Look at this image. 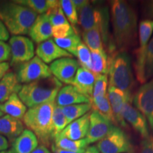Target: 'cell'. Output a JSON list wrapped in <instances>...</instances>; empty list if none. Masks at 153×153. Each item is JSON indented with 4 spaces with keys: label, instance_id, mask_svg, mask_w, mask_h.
I'll list each match as a JSON object with an SVG mask.
<instances>
[{
    "label": "cell",
    "instance_id": "1",
    "mask_svg": "<svg viewBox=\"0 0 153 153\" xmlns=\"http://www.w3.org/2000/svg\"><path fill=\"white\" fill-rule=\"evenodd\" d=\"M111 14L114 39L120 51L133 45L137 36V14L127 1H111Z\"/></svg>",
    "mask_w": 153,
    "mask_h": 153
},
{
    "label": "cell",
    "instance_id": "2",
    "mask_svg": "<svg viewBox=\"0 0 153 153\" xmlns=\"http://www.w3.org/2000/svg\"><path fill=\"white\" fill-rule=\"evenodd\" d=\"M56 100L29 108L23 120L28 130L37 137L41 145L51 147L54 141L53 135V114Z\"/></svg>",
    "mask_w": 153,
    "mask_h": 153
},
{
    "label": "cell",
    "instance_id": "3",
    "mask_svg": "<svg viewBox=\"0 0 153 153\" xmlns=\"http://www.w3.org/2000/svg\"><path fill=\"white\" fill-rule=\"evenodd\" d=\"M36 17V12L19 4L5 3L0 6V20L14 36L29 33Z\"/></svg>",
    "mask_w": 153,
    "mask_h": 153
},
{
    "label": "cell",
    "instance_id": "4",
    "mask_svg": "<svg viewBox=\"0 0 153 153\" xmlns=\"http://www.w3.org/2000/svg\"><path fill=\"white\" fill-rule=\"evenodd\" d=\"M62 87V83L52 76L22 85L18 96L26 107L31 108L56 100L57 94Z\"/></svg>",
    "mask_w": 153,
    "mask_h": 153
},
{
    "label": "cell",
    "instance_id": "5",
    "mask_svg": "<svg viewBox=\"0 0 153 153\" xmlns=\"http://www.w3.org/2000/svg\"><path fill=\"white\" fill-rule=\"evenodd\" d=\"M109 14L107 7H96L90 3L79 11L78 24L84 31L99 28L102 37L104 45L108 51H114V44L110 42Z\"/></svg>",
    "mask_w": 153,
    "mask_h": 153
},
{
    "label": "cell",
    "instance_id": "6",
    "mask_svg": "<svg viewBox=\"0 0 153 153\" xmlns=\"http://www.w3.org/2000/svg\"><path fill=\"white\" fill-rule=\"evenodd\" d=\"M108 74L109 86L131 92L134 85V77L131 57L126 51H120L108 58Z\"/></svg>",
    "mask_w": 153,
    "mask_h": 153
},
{
    "label": "cell",
    "instance_id": "7",
    "mask_svg": "<svg viewBox=\"0 0 153 153\" xmlns=\"http://www.w3.org/2000/svg\"><path fill=\"white\" fill-rule=\"evenodd\" d=\"M153 33V21L145 19L138 25L139 46L136 51V62L135 65L137 79L140 83H146L145 77V62L149 41Z\"/></svg>",
    "mask_w": 153,
    "mask_h": 153
},
{
    "label": "cell",
    "instance_id": "8",
    "mask_svg": "<svg viewBox=\"0 0 153 153\" xmlns=\"http://www.w3.org/2000/svg\"><path fill=\"white\" fill-rule=\"evenodd\" d=\"M97 148L100 153H125L129 152L131 145L123 130L113 126L106 136L99 141Z\"/></svg>",
    "mask_w": 153,
    "mask_h": 153
},
{
    "label": "cell",
    "instance_id": "9",
    "mask_svg": "<svg viewBox=\"0 0 153 153\" xmlns=\"http://www.w3.org/2000/svg\"><path fill=\"white\" fill-rule=\"evenodd\" d=\"M17 78L20 83L26 84L48 79L52 76L50 67L39 57L35 56L28 62L23 63L19 67Z\"/></svg>",
    "mask_w": 153,
    "mask_h": 153
},
{
    "label": "cell",
    "instance_id": "10",
    "mask_svg": "<svg viewBox=\"0 0 153 153\" xmlns=\"http://www.w3.org/2000/svg\"><path fill=\"white\" fill-rule=\"evenodd\" d=\"M11 49V65L23 64L34 57L33 41L24 36H13L9 41Z\"/></svg>",
    "mask_w": 153,
    "mask_h": 153
},
{
    "label": "cell",
    "instance_id": "11",
    "mask_svg": "<svg viewBox=\"0 0 153 153\" xmlns=\"http://www.w3.org/2000/svg\"><path fill=\"white\" fill-rule=\"evenodd\" d=\"M133 104L144 115L153 131V78L140 87L134 97Z\"/></svg>",
    "mask_w": 153,
    "mask_h": 153
},
{
    "label": "cell",
    "instance_id": "12",
    "mask_svg": "<svg viewBox=\"0 0 153 153\" xmlns=\"http://www.w3.org/2000/svg\"><path fill=\"white\" fill-rule=\"evenodd\" d=\"M79 65V62L72 57H62L51 63L50 69L58 81L69 85L73 82Z\"/></svg>",
    "mask_w": 153,
    "mask_h": 153
},
{
    "label": "cell",
    "instance_id": "13",
    "mask_svg": "<svg viewBox=\"0 0 153 153\" xmlns=\"http://www.w3.org/2000/svg\"><path fill=\"white\" fill-rule=\"evenodd\" d=\"M112 126V123L109 120L106 119L97 112H91L89 116V131L85 139L89 145L99 142L106 136Z\"/></svg>",
    "mask_w": 153,
    "mask_h": 153
},
{
    "label": "cell",
    "instance_id": "14",
    "mask_svg": "<svg viewBox=\"0 0 153 153\" xmlns=\"http://www.w3.org/2000/svg\"><path fill=\"white\" fill-rule=\"evenodd\" d=\"M122 116L126 123H128L143 139L148 138L150 136L146 118L131 104V101H128L124 106Z\"/></svg>",
    "mask_w": 153,
    "mask_h": 153
},
{
    "label": "cell",
    "instance_id": "15",
    "mask_svg": "<svg viewBox=\"0 0 153 153\" xmlns=\"http://www.w3.org/2000/svg\"><path fill=\"white\" fill-rule=\"evenodd\" d=\"M107 95L116 122L123 127H126L127 124L122 116V111L126 103L131 101V92H126L114 87L109 86Z\"/></svg>",
    "mask_w": 153,
    "mask_h": 153
},
{
    "label": "cell",
    "instance_id": "16",
    "mask_svg": "<svg viewBox=\"0 0 153 153\" xmlns=\"http://www.w3.org/2000/svg\"><path fill=\"white\" fill-rule=\"evenodd\" d=\"M37 57L45 64L52 63L62 57H72V55L64 51L55 43L54 40L48 39L39 43L36 50Z\"/></svg>",
    "mask_w": 153,
    "mask_h": 153
},
{
    "label": "cell",
    "instance_id": "17",
    "mask_svg": "<svg viewBox=\"0 0 153 153\" xmlns=\"http://www.w3.org/2000/svg\"><path fill=\"white\" fill-rule=\"evenodd\" d=\"M90 113H87L82 117L68 124L57 137H65L72 140L85 139L89 131Z\"/></svg>",
    "mask_w": 153,
    "mask_h": 153
},
{
    "label": "cell",
    "instance_id": "18",
    "mask_svg": "<svg viewBox=\"0 0 153 153\" xmlns=\"http://www.w3.org/2000/svg\"><path fill=\"white\" fill-rule=\"evenodd\" d=\"M91 98L79 92L72 85L61 88L56 97V104L60 107L79 104H91Z\"/></svg>",
    "mask_w": 153,
    "mask_h": 153
},
{
    "label": "cell",
    "instance_id": "19",
    "mask_svg": "<svg viewBox=\"0 0 153 153\" xmlns=\"http://www.w3.org/2000/svg\"><path fill=\"white\" fill-rule=\"evenodd\" d=\"M28 35L32 41L37 43H43L51 39V36H53L52 25L47 14H39L37 16L30 28Z\"/></svg>",
    "mask_w": 153,
    "mask_h": 153
},
{
    "label": "cell",
    "instance_id": "20",
    "mask_svg": "<svg viewBox=\"0 0 153 153\" xmlns=\"http://www.w3.org/2000/svg\"><path fill=\"white\" fill-rule=\"evenodd\" d=\"M97 76L89 69L80 67L76 71L72 85L79 92L91 98Z\"/></svg>",
    "mask_w": 153,
    "mask_h": 153
},
{
    "label": "cell",
    "instance_id": "21",
    "mask_svg": "<svg viewBox=\"0 0 153 153\" xmlns=\"http://www.w3.org/2000/svg\"><path fill=\"white\" fill-rule=\"evenodd\" d=\"M38 146L36 135L28 129L13 141L9 153H31Z\"/></svg>",
    "mask_w": 153,
    "mask_h": 153
},
{
    "label": "cell",
    "instance_id": "22",
    "mask_svg": "<svg viewBox=\"0 0 153 153\" xmlns=\"http://www.w3.org/2000/svg\"><path fill=\"white\" fill-rule=\"evenodd\" d=\"M24 131V126L20 119L4 115L0 118V135L14 141Z\"/></svg>",
    "mask_w": 153,
    "mask_h": 153
},
{
    "label": "cell",
    "instance_id": "23",
    "mask_svg": "<svg viewBox=\"0 0 153 153\" xmlns=\"http://www.w3.org/2000/svg\"><path fill=\"white\" fill-rule=\"evenodd\" d=\"M22 85L19 82L17 75L8 72L0 80V103H4L14 94H18Z\"/></svg>",
    "mask_w": 153,
    "mask_h": 153
},
{
    "label": "cell",
    "instance_id": "24",
    "mask_svg": "<svg viewBox=\"0 0 153 153\" xmlns=\"http://www.w3.org/2000/svg\"><path fill=\"white\" fill-rule=\"evenodd\" d=\"M0 109L4 114L18 119H23L27 111V107L19 97L18 94H14L4 104H0Z\"/></svg>",
    "mask_w": 153,
    "mask_h": 153
},
{
    "label": "cell",
    "instance_id": "25",
    "mask_svg": "<svg viewBox=\"0 0 153 153\" xmlns=\"http://www.w3.org/2000/svg\"><path fill=\"white\" fill-rule=\"evenodd\" d=\"M91 105L93 111L97 112L106 119L109 120L111 123H116L112 108L108 100V95L106 94L104 97L92 98L91 101Z\"/></svg>",
    "mask_w": 153,
    "mask_h": 153
},
{
    "label": "cell",
    "instance_id": "26",
    "mask_svg": "<svg viewBox=\"0 0 153 153\" xmlns=\"http://www.w3.org/2000/svg\"><path fill=\"white\" fill-rule=\"evenodd\" d=\"M91 62L89 70L97 75L107 74L108 70V57L106 51H91Z\"/></svg>",
    "mask_w": 153,
    "mask_h": 153
},
{
    "label": "cell",
    "instance_id": "27",
    "mask_svg": "<svg viewBox=\"0 0 153 153\" xmlns=\"http://www.w3.org/2000/svg\"><path fill=\"white\" fill-rule=\"evenodd\" d=\"M15 3L28 7L37 14H46L50 9H52L59 3L55 0H19L15 1Z\"/></svg>",
    "mask_w": 153,
    "mask_h": 153
},
{
    "label": "cell",
    "instance_id": "28",
    "mask_svg": "<svg viewBox=\"0 0 153 153\" xmlns=\"http://www.w3.org/2000/svg\"><path fill=\"white\" fill-rule=\"evenodd\" d=\"M84 43L91 51H105L102 37L99 28L86 30L82 33Z\"/></svg>",
    "mask_w": 153,
    "mask_h": 153
},
{
    "label": "cell",
    "instance_id": "29",
    "mask_svg": "<svg viewBox=\"0 0 153 153\" xmlns=\"http://www.w3.org/2000/svg\"><path fill=\"white\" fill-rule=\"evenodd\" d=\"M65 116L68 123L70 124L74 120L82 117L89 112L91 108V104H79L61 107Z\"/></svg>",
    "mask_w": 153,
    "mask_h": 153
},
{
    "label": "cell",
    "instance_id": "30",
    "mask_svg": "<svg viewBox=\"0 0 153 153\" xmlns=\"http://www.w3.org/2000/svg\"><path fill=\"white\" fill-rule=\"evenodd\" d=\"M53 145L57 148L63 149V150H70V151H81L85 150L88 148L89 143L87 140L82 139L79 140H72L65 137H55L53 141Z\"/></svg>",
    "mask_w": 153,
    "mask_h": 153
},
{
    "label": "cell",
    "instance_id": "31",
    "mask_svg": "<svg viewBox=\"0 0 153 153\" xmlns=\"http://www.w3.org/2000/svg\"><path fill=\"white\" fill-rule=\"evenodd\" d=\"M54 41L59 47L74 56L78 45L82 43L81 38L76 33L64 38H54Z\"/></svg>",
    "mask_w": 153,
    "mask_h": 153
},
{
    "label": "cell",
    "instance_id": "32",
    "mask_svg": "<svg viewBox=\"0 0 153 153\" xmlns=\"http://www.w3.org/2000/svg\"><path fill=\"white\" fill-rule=\"evenodd\" d=\"M68 125V121L63 114L62 108L57 106L56 104L53 114V135L54 140L60 135Z\"/></svg>",
    "mask_w": 153,
    "mask_h": 153
},
{
    "label": "cell",
    "instance_id": "33",
    "mask_svg": "<svg viewBox=\"0 0 153 153\" xmlns=\"http://www.w3.org/2000/svg\"><path fill=\"white\" fill-rule=\"evenodd\" d=\"M46 14L49 17L52 27H56V26L69 24L68 19H67L60 6V1L55 7L50 9Z\"/></svg>",
    "mask_w": 153,
    "mask_h": 153
},
{
    "label": "cell",
    "instance_id": "34",
    "mask_svg": "<svg viewBox=\"0 0 153 153\" xmlns=\"http://www.w3.org/2000/svg\"><path fill=\"white\" fill-rule=\"evenodd\" d=\"M60 4L68 21L75 28L78 24V14L72 0H60Z\"/></svg>",
    "mask_w": 153,
    "mask_h": 153
},
{
    "label": "cell",
    "instance_id": "35",
    "mask_svg": "<svg viewBox=\"0 0 153 153\" xmlns=\"http://www.w3.org/2000/svg\"><path fill=\"white\" fill-rule=\"evenodd\" d=\"M76 57H77L79 60V64L82 68L87 69L90 68L91 62V51L83 42L78 45L76 49Z\"/></svg>",
    "mask_w": 153,
    "mask_h": 153
},
{
    "label": "cell",
    "instance_id": "36",
    "mask_svg": "<svg viewBox=\"0 0 153 153\" xmlns=\"http://www.w3.org/2000/svg\"><path fill=\"white\" fill-rule=\"evenodd\" d=\"M108 88V76L107 74H99L96 78L94 86L92 98L104 97L107 94Z\"/></svg>",
    "mask_w": 153,
    "mask_h": 153
},
{
    "label": "cell",
    "instance_id": "37",
    "mask_svg": "<svg viewBox=\"0 0 153 153\" xmlns=\"http://www.w3.org/2000/svg\"><path fill=\"white\" fill-rule=\"evenodd\" d=\"M153 76V36L149 41L145 62V77L146 80Z\"/></svg>",
    "mask_w": 153,
    "mask_h": 153
},
{
    "label": "cell",
    "instance_id": "38",
    "mask_svg": "<svg viewBox=\"0 0 153 153\" xmlns=\"http://www.w3.org/2000/svg\"><path fill=\"white\" fill-rule=\"evenodd\" d=\"M52 32L54 38H64L76 33L70 24L52 27Z\"/></svg>",
    "mask_w": 153,
    "mask_h": 153
},
{
    "label": "cell",
    "instance_id": "39",
    "mask_svg": "<svg viewBox=\"0 0 153 153\" xmlns=\"http://www.w3.org/2000/svg\"><path fill=\"white\" fill-rule=\"evenodd\" d=\"M11 57V49L9 44L0 41V63L6 62Z\"/></svg>",
    "mask_w": 153,
    "mask_h": 153
},
{
    "label": "cell",
    "instance_id": "40",
    "mask_svg": "<svg viewBox=\"0 0 153 153\" xmlns=\"http://www.w3.org/2000/svg\"><path fill=\"white\" fill-rule=\"evenodd\" d=\"M140 153H153V136L143 140L141 143Z\"/></svg>",
    "mask_w": 153,
    "mask_h": 153
},
{
    "label": "cell",
    "instance_id": "41",
    "mask_svg": "<svg viewBox=\"0 0 153 153\" xmlns=\"http://www.w3.org/2000/svg\"><path fill=\"white\" fill-rule=\"evenodd\" d=\"M9 38V32L3 22L0 20V41H6Z\"/></svg>",
    "mask_w": 153,
    "mask_h": 153
},
{
    "label": "cell",
    "instance_id": "42",
    "mask_svg": "<svg viewBox=\"0 0 153 153\" xmlns=\"http://www.w3.org/2000/svg\"><path fill=\"white\" fill-rule=\"evenodd\" d=\"M72 1L78 12L89 4V1L88 0H72Z\"/></svg>",
    "mask_w": 153,
    "mask_h": 153
},
{
    "label": "cell",
    "instance_id": "43",
    "mask_svg": "<svg viewBox=\"0 0 153 153\" xmlns=\"http://www.w3.org/2000/svg\"><path fill=\"white\" fill-rule=\"evenodd\" d=\"M51 150H52L53 153H84L85 150H81V151H70L67 150H63V149H60L57 148L54 145H51Z\"/></svg>",
    "mask_w": 153,
    "mask_h": 153
},
{
    "label": "cell",
    "instance_id": "44",
    "mask_svg": "<svg viewBox=\"0 0 153 153\" xmlns=\"http://www.w3.org/2000/svg\"><path fill=\"white\" fill-rule=\"evenodd\" d=\"M145 15L153 21V1H148L145 7Z\"/></svg>",
    "mask_w": 153,
    "mask_h": 153
},
{
    "label": "cell",
    "instance_id": "45",
    "mask_svg": "<svg viewBox=\"0 0 153 153\" xmlns=\"http://www.w3.org/2000/svg\"><path fill=\"white\" fill-rule=\"evenodd\" d=\"M9 64L8 62L0 63V80L3 78V76L7 73L9 70Z\"/></svg>",
    "mask_w": 153,
    "mask_h": 153
},
{
    "label": "cell",
    "instance_id": "46",
    "mask_svg": "<svg viewBox=\"0 0 153 153\" xmlns=\"http://www.w3.org/2000/svg\"><path fill=\"white\" fill-rule=\"evenodd\" d=\"M9 148V142L5 137L0 135V152Z\"/></svg>",
    "mask_w": 153,
    "mask_h": 153
},
{
    "label": "cell",
    "instance_id": "47",
    "mask_svg": "<svg viewBox=\"0 0 153 153\" xmlns=\"http://www.w3.org/2000/svg\"><path fill=\"white\" fill-rule=\"evenodd\" d=\"M31 153H51L47 147L45 145H40Z\"/></svg>",
    "mask_w": 153,
    "mask_h": 153
},
{
    "label": "cell",
    "instance_id": "48",
    "mask_svg": "<svg viewBox=\"0 0 153 153\" xmlns=\"http://www.w3.org/2000/svg\"><path fill=\"white\" fill-rule=\"evenodd\" d=\"M84 153H100L98 149L96 146H90L88 147V148L86 149Z\"/></svg>",
    "mask_w": 153,
    "mask_h": 153
},
{
    "label": "cell",
    "instance_id": "49",
    "mask_svg": "<svg viewBox=\"0 0 153 153\" xmlns=\"http://www.w3.org/2000/svg\"><path fill=\"white\" fill-rule=\"evenodd\" d=\"M3 116H4V113L1 111V110L0 109V118L1 117H2Z\"/></svg>",
    "mask_w": 153,
    "mask_h": 153
},
{
    "label": "cell",
    "instance_id": "50",
    "mask_svg": "<svg viewBox=\"0 0 153 153\" xmlns=\"http://www.w3.org/2000/svg\"><path fill=\"white\" fill-rule=\"evenodd\" d=\"M0 153H9L8 150H5V151H2V152H1Z\"/></svg>",
    "mask_w": 153,
    "mask_h": 153
},
{
    "label": "cell",
    "instance_id": "51",
    "mask_svg": "<svg viewBox=\"0 0 153 153\" xmlns=\"http://www.w3.org/2000/svg\"><path fill=\"white\" fill-rule=\"evenodd\" d=\"M130 153H131V152H130ZM131 153H133V152H131Z\"/></svg>",
    "mask_w": 153,
    "mask_h": 153
}]
</instances>
